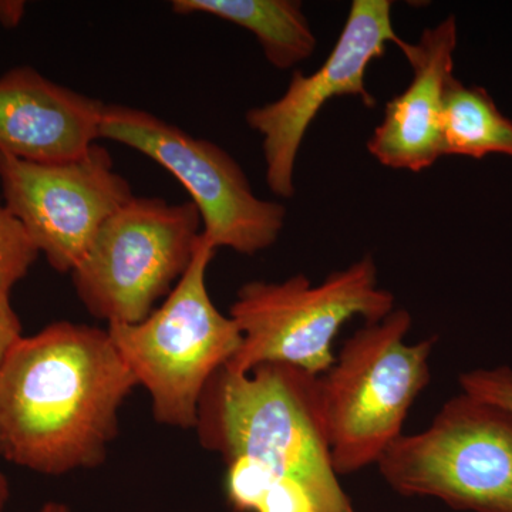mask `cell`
Segmentation results:
<instances>
[{
	"mask_svg": "<svg viewBox=\"0 0 512 512\" xmlns=\"http://www.w3.org/2000/svg\"><path fill=\"white\" fill-rule=\"evenodd\" d=\"M138 386L107 329L50 323L0 369V457L43 476L101 466Z\"/></svg>",
	"mask_w": 512,
	"mask_h": 512,
	"instance_id": "1",
	"label": "cell"
},
{
	"mask_svg": "<svg viewBox=\"0 0 512 512\" xmlns=\"http://www.w3.org/2000/svg\"><path fill=\"white\" fill-rule=\"evenodd\" d=\"M318 377L282 363L218 370L202 393L195 430L225 463L249 457L302 481L332 512L352 507L330 458Z\"/></svg>",
	"mask_w": 512,
	"mask_h": 512,
	"instance_id": "2",
	"label": "cell"
},
{
	"mask_svg": "<svg viewBox=\"0 0 512 512\" xmlns=\"http://www.w3.org/2000/svg\"><path fill=\"white\" fill-rule=\"evenodd\" d=\"M412 315L394 309L350 336L318 377L320 409L338 476L377 464L403 436L417 397L430 383L436 338L409 345Z\"/></svg>",
	"mask_w": 512,
	"mask_h": 512,
	"instance_id": "3",
	"label": "cell"
},
{
	"mask_svg": "<svg viewBox=\"0 0 512 512\" xmlns=\"http://www.w3.org/2000/svg\"><path fill=\"white\" fill-rule=\"evenodd\" d=\"M215 252L201 234L190 268L165 301L143 322L107 328L138 386L150 393L158 423L175 429L195 430L205 387L242 345L237 323L208 292Z\"/></svg>",
	"mask_w": 512,
	"mask_h": 512,
	"instance_id": "4",
	"label": "cell"
},
{
	"mask_svg": "<svg viewBox=\"0 0 512 512\" xmlns=\"http://www.w3.org/2000/svg\"><path fill=\"white\" fill-rule=\"evenodd\" d=\"M393 311L394 296L380 288L370 255L319 285L305 275L251 281L239 288L229 311L242 345L224 367L247 373L264 363H282L320 376L335 363L333 342L346 322L356 316L377 322Z\"/></svg>",
	"mask_w": 512,
	"mask_h": 512,
	"instance_id": "5",
	"label": "cell"
},
{
	"mask_svg": "<svg viewBox=\"0 0 512 512\" xmlns=\"http://www.w3.org/2000/svg\"><path fill=\"white\" fill-rule=\"evenodd\" d=\"M201 232L191 201L131 198L104 222L70 274L77 298L107 323L143 322L190 268Z\"/></svg>",
	"mask_w": 512,
	"mask_h": 512,
	"instance_id": "6",
	"label": "cell"
},
{
	"mask_svg": "<svg viewBox=\"0 0 512 512\" xmlns=\"http://www.w3.org/2000/svg\"><path fill=\"white\" fill-rule=\"evenodd\" d=\"M406 497L470 512H512V414L467 393L443 404L426 430L400 436L377 461Z\"/></svg>",
	"mask_w": 512,
	"mask_h": 512,
	"instance_id": "7",
	"label": "cell"
},
{
	"mask_svg": "<svg viewBox=\"0 0 512 512\" xmlns=\"http://www.w3.org/2000/svg\"><path fill=\"white\" fill-rule=\"evenodd\" d=\"M100 140L133 148L177 178L200 214L202 237L215 249L255 255L278 241L286 208L256 197L241 165L218 144L123 104L104 107Z\"/></svg>",
	"mask_w": 512,
	"mask_h": 512,
	"instance_id": "8",
	"label": "cell"
},
{
	"mask_svg": "<svg viewBox=\"0 0 512 512\" xmlns=\"http://www.w3.org/2000/svg\"><path fill=\"white\" fill-rule=\"evenodd\" d=\"M0 190L6 208L60 274H72L104 222L134 197L109 150L97 143L66 163L0 154Z\"/></svg>",
	"mask_w": 512,
	"mask_h": 512,
	"instance_id": "9",
	"label": "cell"
},
{
	"mask_svg": "<svg viewBox=\"0 0 512 512\" xmlns=\"http://www.w3.org/2000/svg\"><path fill=\"white\" fill-rule=\"evenodd\" d=\"M390 0H353L345 28L330 55L316 72L293 73L279 99L252 107L248 127L262 137L266 183L276 197L295 195V165L309 127L322 107L335 97L352 96L366 107L376 106L367 90V67L384 55L389 43L406 47L393 28Z\"/></svg>",
	"mask_w": 512,
	"mask_h": 512,
	"instance_id": "10",
	"label": "cell"
},
{
	"mask_svg": "<svg viewBox=\"0 0 512 512\" xmlns=\"http://www.w3.org/2000/svg\"><path fill=\"white\" fill-rule=\"evenodd\" d=\"M104 107L33 67H13L0 76V154L39 164L76 160L100 140Z\"/></svg>",
	"mask_w": 512,
	"mask_h": 512,
	"instance_id": "11",
	"label": "cell"
},
{
	"mask_svg": "<svg viewBox=\"0 0 512 512\" xmlns=\"http://www.w3.org/2000/svg\"><path fill=\"white\" fill-rule=\"evenodd\" d=\"M456 47V18L448 16L402 50L413 69L412 82L387 101L367 141V150L384 167L420 173L443 157L444 104Z\"/></svg>",
	"mask_w": 512,
	"mask_h": 512,
	"instance_id": "12",
	"label": "cell"
},
{
	"mask_svg": "<svg viewBox=\"0 0 512 512\" xmlns=\"http://www.w3.org/2000/svg\"><path fill=\"white\" fill-rule=\"evenodd\" d=\"M177 15H208L248 30L269 64L291 69L315 52L318 39L295 0H173Z\"/></svg>",
	"mask_w": 512,
	"mask_h": 512,
	"instance_id": "13",
	"label": "cell"
},
{
	"mask_svg": "<svg viewBox=\"0 0 512 512\" xmlns=\"http://www.w3.org/2000/svg\"><path fill=\"white\" fill-rule=\"evenodd\" d=\"M488 154L512 157V120L481 87H468L456 77L448 84L443 114V156Z\"/></svg>",
	"mask_w": 512,
	"mask_h": 512,
	"instance_id": "14",
	"label": "cell"
},
{
	"mask_svg": "<svg viewBox=\"0 0 512 512\" xmlns=\"http://www.w3.org/2000/svg\"><path fill=\"white\" fill-rule=\"evenodd\" d=\"M39 255L25 228L0 197V299L10 298L12 289L29 274Z\"/></svg>",
	"mask_w": 512,
	"mask_h": 512,
	"instance_id": "15",
	"label": "cell"
},
{
	"mask_svg": "<svg viewBox=\"0 0 512 512\" xmlns=\"http://www.w3.org/2000/svg\"><path fill=\"white\" fill-rule=\"evenodd\" d=\"M463 393L483 400L512 414V369H477L460 376Z\"/></svg>",
	"mask_w": 512,
	"mask_h": 512,
	"instance_id": "16",
	"label": "cell"
},
{
	"mask_svg": "<svg viewBox=\"0 0 512 512\" xmlns=\"http://www.w3.org/2000/svg\"><path fill=\"white\" fill-rule=\"evenodd\" d=\"M23 338L22 323L10 298L0 299V369L10 350Z\"/></svg>",
	"mask_w": 512,
	"mask_h": 512,
	"instance_id": "17",
	"label": "cell"
},
{
	"mask_svg": "<svg viewBox=\"0 0 512 512\" xmlns=\"http://www.w3.org/2000/svg\"><path fill=\"white\" fill-rule=\"evenodd\" d=\"M26 3L19 0H0V25L6 29L18 28L25 18Z\"/></svg>",
	"mask_w": 512,
	"mask_h": 512,
	"instance_id": "18",
	"label": "cell"
},
{
	"mask_svg": "<svg viewBox=\"0 0 512 512\" xmlns=\"http://www.w3.org/2000/svg\"><path fill=\"white\" fill-rule=\"evenodd\" d=\"M10 485L3 471L0 470V512L5 510L6 504L9 503Z\"/></svg>",
	"mask_w": 512,
	"mask_h": 512,
	"instance_id": "19",
	"label": "cell"
},
{
	"mask_svg": "<svg viewBox=\"0 0 512 512\" xmlns=\"http://www.w3.org/2000/svg\"><path fill=\"white\" fill-rule=\"evenodd\" d=\"M37 512H72L70 511V508L67 507L66 504L63 503H56V501H49V503H46L43 505L42 508H40Z\"/></svg>",
	"mask_w": 512,
	"mask_h": 512,
	"instance_id": "20",
	"label": "cell"
},
{
	"mask_svg": "<svg viewBox=\"0 0 512 512\" xmlns=\"http://www.w3.org/2000/svg\"><path fill=\"white\" fill-rule=\"evenodd\" d=\"M348 512H355V511H353V508H350V510Z\"/></svg>",
	"mask_w": 512,
	"mask_h": 512,
	"instance_id": "21",
	"label": "cell"
}]
</instances>
